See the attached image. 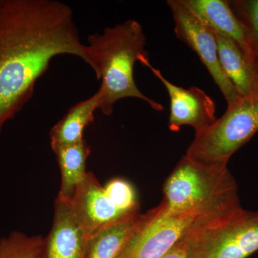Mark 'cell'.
Returning a JSON list of instances; mask_svg holds the SVG:
<instances>
[{"instance_id":"10","label":"cell","mask_w":258,"mask_h":258,"mask_svg":"<svg viewBox=\"0 0 258 258\" xmlns=\"http://www.w3.org/2000/svg\"><path fill=\"white\" fill-rule=\"evenodd\" d=\"M88 240L71 201L56 198L53 222L45 237L44 258H84Z\"/></svg>"},{"instance_id":"12","label":"cell","mask_w":258,"mask_h":258,"mask_svg":"<svg viewBox=\"0 0 258 258\" xmlns=\"http://www.w3.org/2000/svg\"><path fill=\"white\" fill-rule=\"evenodd\" d=\"M144 220L135 212L98 231L88 239L84 258H123Z\"/></svg>"},{"instance_id":"14","label":"cell","mask_w":258,"mask_h":258,"mask_svg":"<svg viewBox=\"0 0 258 258\" xmlns=\"http://www.w3.org/2000/svg\"><path fill=\"white\" fill-rule=\"evenodd\" d=\"M101 94L99 90L88 99L73 106L63 118L51 128V148L71 145L81 142L84 129L94 120L95 111L99 109Z\"/></svg>"},{"instance_id":"15","label":"cell","mask_w":258,"mask_h":258,"mask_svg":"<svg viewBox=\"0 0 258 258\" xmlns=\"http://www.w3.org/2000/svg\"><path fill=\"white\" fill-rule=\"evenodd\" d=\"M61 174L60 189L57 198L71 201L86 178V161L91 149L85 139L78 143L52 148Z\"/></svg>"},{"instance_id":"3","label":"cell","mask_w":258,"mask_h":258,"mask_svg":"<svg viewBox=\"0 0 258 258\" xmlns=\"http://www.w3.org/2000/svg\"><path fill=\"white\" fill-rule=\"evenodd\" d=\"M162 215L240 205L237 181L227 164H208L185 154L163 187Z\"/></svg>"},{"instance_id":"16","label":"cell","mask_w":258,"mask_h":258,"mask_svg":"<svg viewBox=\"0 0 258 258\" xmlns=\"http://www.w3.org/2000/svg\"><path fill=\"white\" fill-rule=\"evenodd\" d=\"M45 237L12 232L0 240V258H44Z\"/></svg>"},{"instance_id":"17","label":"cell","mask_w":258,"mask_h":258,"mask_svg":"<svg viewBox=\"0 0 258 258\" xmlns=\"http://www.w3.org/2000/svg\"><path fill=\"white\" fill-rule=\"evenodd\" d=\"M229 3L243 27L258 64V0H234Z\"/></svg>"},{"instance_id":"9","label":"cell","mask_w":258,"mask_h":258,"mask_svg":"<svg viewBox=\"0 0 258 258\" xmlns=\"http://www.w3.org/2000/svg\"><path fill=\"white\" fill-rule=\"evenodd\" d=\"M71 203L88 239L106 226L133 214L124 213L118 210L91 171H88Z\"/></svg>"},{"instance_id":"19","label":"cell","mask_w":258,"mask_h":258,"mask_svg":"<svg viewBox=\"0 0 258 258\" xmlns=\"http://www.w3.org/2000/svg\"><path fill=\"white\" fill-rule=\"evenodd\" d=\"M189 253L190 244L187 235L161 258H189Z\"/></svg>"},{"instance_id":"8","label":"cell","mask_w":258,"mask_h":258,"mask_svg":"<svg viewBox=\"0 0 258 258\" xmlns=\"http://www.w3.org/2000/svg\"><path fill=\"white\" fill-rule=\"evenodd\" d=\"M144 67L149 68L160 80L169 93V130L177 132L183 125H190L195 130L196 137L216 121L215 102L203 90L198 87L184 88L176 86L165 79L159 70L153 67L150 62H147Z\"/></svg>"},{"instance_id":"13","label":"cell","mask_w":258,"mask_h":258,"mask_svg":"<svg viewBox=\"0 0 258 258\" xmlns=\"http://www.w3.org/2000/svg\"><path fill=\"white\" fill-rule=\"evenodd\" d=\"M215 34L222 71L238 94L240 97L258 94L257 64L250 62L230 38Z\"/></svg>"},{"instance_id":"5","label":"cell","mask_w":258,"mask_h":258,"mask_svg":"<svg viewBox=\"0 0 258 258\" xmlns=\"http://www.w3.org/2000/svg\"><path fill=\"white\" fill-rule=\"evenodd\" d=\"M242 208L235 206L195 209L163 215L162 202L144 214V220L123 258H161L181 239L214 219Z\"/></svg>"},{"instance_id":"11","label":"cell","mask_w":258,"mask_h":258,"mask_svg":"<svg viewBox=\"0 0 258 258\" xmlns=\"http://www.w3.org/2000/svg\"><path fill=\"white\" fill-rule=\"evenodd\" d=\"M210 30L235 42L250 62L256 63L247 35L240 20L225 0H181ZM258 66V64H257Z\"/></svg>"},{"instance_id":"18","label":"cell","mask_w":258,"mask_h":258,"mask_svg":"<svg viewBox=\"0 0 258 258\" xmlns=\"http://www.w3.org/2000/svg\"><path fill=\"white\" fill-rule=\"evenodd\" d=\"M105 191L112 203L120 211L130 214L139 212L137 195L133 186L122 179H113L104 186Z\"/></svg>"},{"instance_id":"6","label":"cell","mask_w":258,"mask_h":258,"mask_svg":"<svg viewBox=\"0 0 258 258\" xmlns=\"http://www.w3.org/2000/svg\"><path fill=\"white\" fill-rule=\"evenodd\" d=\"M189 258H247L258 251V211L240 208L188 234Z\"/></svg>"},{"instance_id":"1","label":"cell","mask_w":258,"mask_h":258,"mask_svg":"<svg viewBox=\"0 0 258 258\" xmlns=\"http://www.w3.org/2000/svg\"><path fill=\"white\" fill-rule=\"evenodd\" d=\"M76 56L95 74L72 9L57 0H0V133L33 95L51 60Z\"/></svg>"},{"instance_id":"4","label":"cell","mask_w":258,"mask_h":258,"mask_svg":"<svg viewBox=\"0 0 258 258\" xmlns=\"http://www.w3.org/2000/svg\"><path fill=\"white\" fill-rule=\"evenodd\" d=\"M258 132V94L240 97L203 134L195 137L186 155L208 164H227Z\"/></svg>"},{"instance_id":"2","label":"cell","mask_w":258,"mask_h":258,"mask_svg":"<svg viewBox=\"0 0 258 258\" xmlns=\"http://www.w3.org/2000/svg\"><path fill=\"white\" fill-rule=\"evenodd\" d=\"M146 40L142 25L134 20L108 27L103 33L88 37L87 46L96 64V78L101 80L99 110L103 114L111 115L115 103L125 98H139L155 111H164V106L141 92L134 81L136 62L144 66L149 62Z\"/></svg>"},{"instance_id":"7","label":"cell","mask_w":258,"mask_h":258,"mask_svg":"<svg viewBox=\"0 0 258 258\" xmlns=\"http://www.w3.org/2000/svg\"><path fill=\"white\" fill-rule=\"evenodd\" d=\"M166 4L172 15L176 37L196 52L225 97L227 106L232 104L240 96L222 71L215 34L205 26L181 0H168Z\"/></svg>"}]
</instances>
